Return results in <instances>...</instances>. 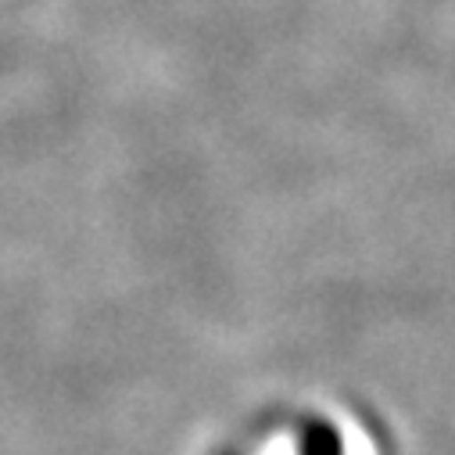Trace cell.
<instances>
[{
    "instance_id": "obj_1",
    "label": "cell",
    "mask_w": 455,
    "mask_h": 455,
    "mask_svg": "<svg viewBox=\"0 0 455 455\" xmlns=\"http://www.w3.org/2000/svg\"><path fill=\"white\" fill-rule=\"evenodd\" d=\"M298 455H345V437H340V430L330 419L312 416L301 423Z\"/></svg>"
}]
</instances>
